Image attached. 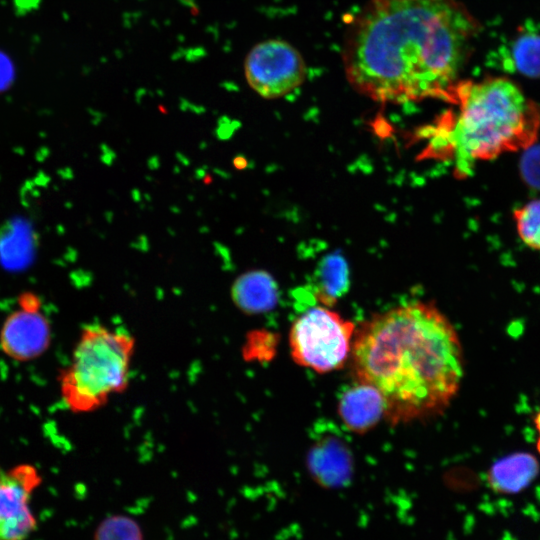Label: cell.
<instances>
[{"label": "cell", "instance_id": "obj_1", "mask_svg": "<svg viewBox=\"0 0 540 540\" xmlns=\"http://www.w3.org/2000/svg\"><path fill=\"white\" fill-rule=\"evenodd\" d=\"M480 25L459 0H368L342 50L351 86L372 100L454 102Z\"/></svg>", "mask_w": 540, "mask_h": 540}, {"label": "cell", "instance_id": "obj_2", "mask_svg": "<svg viewBox=\"0 0 540 540\" xmlns=\"http://www.w3.org/2000/svg\"><path fill=\"white\" fill-rule=\"evenodd\" d=\"M351 360L356 381L380 392L393 425L442 413L464 375L459 335L429 302L373 315L355 331Z\"/></svg>", "mask_w": 540, "mask_h": 540}, {"label": "cell", "instance_id": "obj_3", "mask_svg": "<svg viewBox=\"0 0 540 540\" xmlns=\"http://www.w3.org/2000/svg\"><path fill=\"white\" fill-rule=\"evenodd\" d=\"M453 104L451 140L460 166L526 150L537 139L540 108L507 77L461 80Z\"/></svg>", "mask_w": 540, "mask_h": 540}, {"label": "cell", "instance_id": "obj_4", "mask_svg": "<svg viewBox=\"0 0 540 540\" xmlns=\"http://www.w3.org/2000/svg\"><path fill=\"white\" fill-rule=\"evenodd\" d=\"M135 340L126 331L102 324L82 329L68 366L60 376V392L75 413L103 407L129 385Z\"/></svg>", "mask_w": 540, "mask_h": 540}, {"label": "cell", "instance_id": "obj_5", "mask_svg": "<svg viewBox=\"0 0 540 540\" xmlns=\"http://www.w3.org/2000/svg\"><path fill=\"white\" fill-rule=\"evenodd\" d=\"M355 326L326 306L300 315L289 333L293 360L300 366L326 373L341 368L351 353Z\"/></svg>", "mask_w": 540, "mask_h": 540}, {"label": "cell", "instance_id": "obj_6", "mask_svg": "<svg viewBox=\"0 0 540 540\" xmlns=\"http://www.w3.org/2000/svg\"><path fill=\"white\" fill-rule=\"evenodd\" d=\"M306 72V64L299 51L279 39L258 43L249 51L244 62L248 84L267 99L289 94L304 82Z\"/></svg>", "mask_w": 540, "mask_h": 540}, {"label": "cell", "instance_id": "obj_7", "mask_svg": "<svg viewBox=\"0 0 540 540\" xmlns=\"http://www.w3.org/2000/svg\"><path fill=\"white\" fill-rule=\"evenodd\" d=\"M39 482L32 466L0 471V540H24L35 529L30 498Z\"/></svg>", "mask_w": 540, "mask_h": 540}, {"label": "cell", "instance_id": "obj_8", "mask_svg": "<svg viewBox=\"0 0 540 540\" xmlns=\"http://www.w3.org/2000/svg\"><path fill=\"white\" fill-rule=\"evenodd\" d=\"M22 308L11 313L0 332L3 351L18 361L40 356L51 342V327L48 319L39 310L35 296L22 297Z\"/></svg>", "mask_w": 540, "mask_h": 540}, {"label": "cell", "instance_id": "obj_9", "mask_svg": "<svg viewBox=\"0 0 540 540\" xmlns=\"http://www.w3.org/2000/svg\"><path fill=\"white\" fill-rule=\"evenodd\" d=\"M338 411L350 431L362 434L384 418L385 405L376 388L356 381L341 395Z\"/></svg>", "mask_w": 540, "mask_h": 540}, {"label": "cell", "instance_id": "obj_10", "mask_svg": "<svg viewBox=\"0 0 540 540\" xmlns=\"http://www.w3.org/2000/svg\"><path fill=\"white\" fill-rule=\"evenodd\" d=\"M308 465L318 482L325 486H338L351 474L352 457L343 441L328 436L311 448Z\"/></svg>", "mask_w": 540, "mask_h": 540}, {"label": "cell", "instance_id": "obj_11", "mask_svg": "<svg viewBox=\"0 0 540 540\" xmlns=\"http://www.w3.org/2000/svg\"><path fill=\"white\" fill-rule=\"evenodd\" d=\"M235 304L250 314L271 310L278 299V288L273 277L260 270L246 272L234 282L231 290Z\"/></svg>", "mask_w": 540, "mask_h": 540}, {"label": "cell", "instance_id": "obj_12", "mask_svg": "<svg viewBox=\"0 0 540 540\" xmlns=\"http://www.w3.org/2000/svg\"><path fill=\"white\" fill-rule=\"evenodd\" d=\"M538 468V462L533 455L515 453L493 464L488 473V482L497 492L515 493L534 479Z\"/></svg>", "mask_w": 540, "mask_h": 540}, {"label": "cell", "instance_id": "obj_13", "mask_svg": "<svg viewBox=\"0 0 540 540\" xmlns=\"http://www.w3.org/2000/svg\"><path fill=\"white\" fill-rule=\"evenodd\" d=\"M316 297L326 307L331 306L345 295L349 287V272L342 256L330 255L324 258L315 277Z\"/></svg>", "mask_w": 540, "mask_h": 540}, {"label": "cell", "instance_id": "obj_14", "mask_svg": "<svg viewBox=\"0 0 540 540\" xmlns=\"http://www.w3.org/2000/svg\"><path fill=\"white\" fill-rule=\"evenodd\" d=\"M513 220L521 241L540 250V199H533L513 211Z\"/></svg>", "mask_w": 540, "mask_h": 540}, {"label": "cell", "instance_id": "obj_15", "mask_svg": "<svg viewBox=\"0 0 540 540\" xmlns=\"http://www.w3.org/2000/svg\"><path fill=\"white\" fill-rule=\"evenodd\" d=\"M94 540H143L140 526L131 518L115 515L97 527Z\"/></svg>", "mask_w": 540, "mask_h": 540}, {"label": "cell", "instance_id": "obj_16", "mask_svg": "<svg viewBox=\"0 0 540 540\" xmlns=\"http://www.w3.org/2000/svg\"><path fill=\"white\" fill-rule=\"evenodd\" d=\"M514 48L515 65L519 70L529 75H540V38H522Z\"/></svg>", "mask_w": 540, "mask_h": 540}, {"label": "cell", "instance_id": "obj_17", "mask_svg": "<svg viewBox=\"0 0 540 540\" xmlns=\"http://www.w3.org/2000/svg\"><path fill=\"white\" fill-rule=\"evenodd\" d=\"M528 152L523 159V174L528 182L540 187V147Z\"/></svg>", "mask_w": 540, "mask_h": 540}, {"label": "cell", "instance_id": "obj_18", "mask_svg": "<svg viewBox=\"0 0 540 540\" xmlns=\"http://www.w3.org/2000/svg\"><path fill=\"white\" fill-rule=\"evenodd\" d=\"M11 65L3 55H0V90L6 87L11 79Z\"/></svg>", "mask_w": 540, "mask_h": 540}, {"label": "cell", "instance_id": "obj_19", "mask_svg": "<svg viewBox=\"0 0 540 540\" xmlns=\"http://www.w3.org/2000/svg\"><path fill=\"white\" fill-rule=\"evenodd\" d=\"M534 425L537 431V441H536V449L538 453L540 454V409L536 413L534 417Z\"/></svg>", "mask_w": 540, "mask_h": 540}]
</instances>
